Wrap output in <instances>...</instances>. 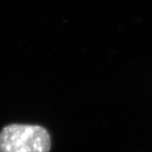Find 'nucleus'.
<instances>
[{
  "mask_svg": "<svg viewBox=\"0 0 152 152\" xmlns=\"http://www.w3.org/2000/svg\"><path fill=\"white\" fill-rule=\"evenodd\" d=\"M50 136L37 125L11 124L0 131V152H50Z\"/></svg>",
  "mask_w": 152,
  "mask_h": 152,
  "instance_id": "obj_1",
  "label": "nucleus"
}]
</instances>
